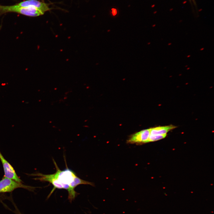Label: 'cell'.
<instances>
[{
	"instance_id": "6da1fadb",
	"label": "cell",
	"mask_w": 214,
	"mask_h": 214,
	"mask_svg": "<svg viewBox=\"0 0 214 214\" xmlns=\"http://www.w3.org/2000/svg\"><path fill=\"white\" fill-rule=\"evenodd\" d=\"M56 169V171L54 173L55 177L62 186L63 188L67 190L68 192V199L72 201L75 198L78 193L76 191L73 192L70 187L71 182L75 177L77 176L76 174L72 170L69 169L67 166L64 170H61L58 166L56 162L53 159Z\"/></svg>"
},
{
	"instance_id": "7a4b0ae2",
	"label": "cell",
	"mask_w": 214,
	"mask_h": 214,
	"mask_svg": "<svg viewBox=\"0 0 214 214\" xmlns=\"http://www.w3.org/2000/svg\"><path fill=\"white\" fill-rule=\"evenodd\" d=\"M0 10L3 12H16L26 15L36 17L43 15L44 12L33 6L21 7L15 5L9 6H0Z\"/></svg>"
},
{
	"instance_id": "3957f363",
	"label": "cell",
	"mask_w": 214,
	"mask_h": 214,
	"mask_svg": "<svg viewBox=\"0 0 214 214\" xmlns=\"http://www.w3.org/2000/svg\"><path fill=\"white\" fill-rule=\"evenodd\" d=\"M19 188L33 191L35 187L23 185L4 177L0 180V193L10 192Z\"/></svg>"
},
{
	"instance_id": "277c9868",
	"label": "cell",
	"mask_w": 214,
	"mask_h": 214,
	"mask_svg": "<svg viewBox=\"0 0 214 214\" xmlns=\"http://www.w3.org/2000/svg\"><path fill=\"white\" fill-rule=\"evenodd\" d=\"M0 160L2 164L4 177L12 179L18 182L21 183L22 180L17 174L15 170L11 165L4 158L0 151Z\"/></svg>"
},
{
	"instance_id": "5b68a950",
	"label": "cell",
	"mask_w": 214,
	"mask_h": 214,
	"mask_svg": "<svg viewBox=\"0 0 214 214\" xmlns=\"http://www.w3.org/2000/svg\"><path fill=\"white\" fill-rule=\"evenodd\" d=\"M29 175L32 176H38L39 177H36L34 179L35 180H39L40 181H42L48 182L52 184L54 186V188L52 190L50 194L49 195L48 197L50 196L55 189H63L62 186L55 176L54 174H44L42 173H38L35 174H29Z\"/></svg>"
},
{
	"instance_id": "8992f818",
	"label": "cell",
	"mask_w": 214,
	"mask_h": 214,
	"mask_svg": "<svg viewBox=\"0 0 214 214\" xmlns=\"http://www.w3.org/2000/svg\"><path fill=\"white\" fill-rule=\"evenodd\" d=\"M150 134V129L142 130L132 135L127 140V142L138 144L148 143Z\"/></svg>"
},
{
	"instance_id": "52a82bcc",
	"label": "cell",
	"mask_w": 214,
	"mask_h": 214,
	"mask_svg": "<svg viewBox=\"0 0 214 214\" xmlns=\"http://www.w3.org/2000/svg\"><path fill=\"white\" fill-rule=\"evenodd\" d=\"M16 5L21 7H34L44 13L50 10L47 4L37 0H28L21 2Z\"/></svg>"
},
{
	"instance_id": "ba28073f",
	"label": "cell",
	"mask_w": 214,
	"mask_h": 214,
	"mask_svg": "<svg viewBox=\"0 0 214 214\" xmlns=\"http://www.w3.org/2000/svg\"><path fill=\"white\" fill-rule=\"evenodd\" d=\"M176 128L173 125L159 126L150 129L151 135H163L170 130Z\"/></svg>"
},
{
	"instance_id": "9c48e42d",
	"label": "cell",
	"mask_w": 214,
	"mask_h": 214,
	"mask_svg": "<svg viewBox=\"0 0 214 214\" xmlns=\"http://www.w3.org/2000/svg\"><path fill=\"white\" fill-rule=\"evenodd\" d=\"M80 184L89 185L92 186H94V184L92 182L83 180L76 176L75 177L73 180L70 184V187L71 189L73 191L75 192V188Z\"/></svg>"
},
{
	"instance_id": "30bf717a",
	"label": "cell",
	"mask_w": 214,
	"mask_h": 214,
	"mask_svg": "<svg viewBox=\"0 0 214 214\" xmlns=\"http://www.w3.org/2000/svg\"><path fill=\"white\" fill-rule=\"evenodd\" d=\"M166 134L163 135H151L149 137L148 142L159 140L165 138Z\"/></svg>"
},
{
	"instance_id": "8fae6325",
	"label": "cell",
	"mask_w": 214,
	"mask_h": 214,
	"mask_svg": "<svg viewBox=\"0 0 214 214\" xmlns=\"http://www.w3.org/2000/svg\"><path fill=\"white\" fill-rule=\"evenodd\" d=\"M112 12L113 15H115L117 13V11L116 9L113 8L112 9Z\"/></svg>"
},
{
	"instance_id": "7c38bea8",
	"label": "cell",
	"mask_w": 214,
	"mask_h": 214,
	"mask_svg": "<svg viewBox=\"0 0 214 214\" xmlns=\"http://www.w3.org/2000/svg\"><path fill=\"white\" fill-rule=\"evenodd\" d=\"M191 3L192 2L193 4L195 5H196L195 0H189Z\"/></svg>"
},
{
	"instance_id": "4fadbf2b",
	"label": "cell",
	"mask_w": 214,
	"mask_h": 214,
	"mask_svg": "<svg viewBox=\"0 0 214 214\" xmlns=\"http://www.w3.org/2000/svg\"><path fill=\"white\" fill-rule=\"evenodd\" d=\"M16 212H18L17 213L18 214H22L20 212H19V211H17Z\"/></svg>"
}]
</instances>
